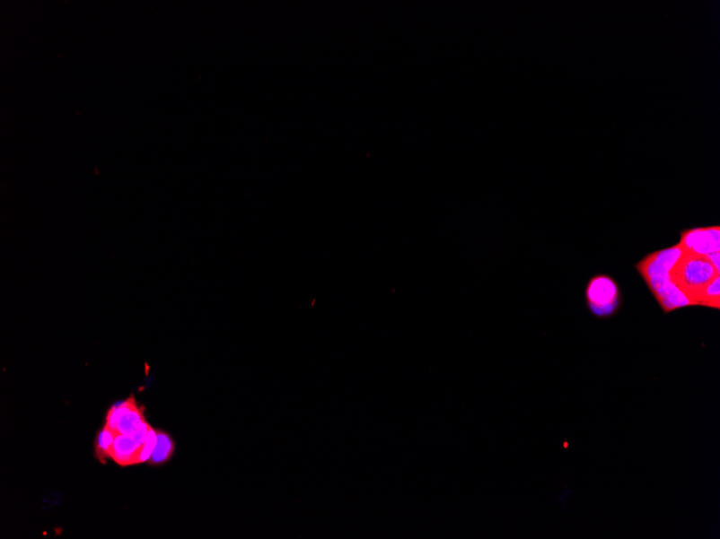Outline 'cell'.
<instances>
[{"mask_svg": "<svg viewBox=\"0 0 720 539\" xmlns=\"http://www.w3.org/2000/svg\"><path fill=\"white\" fill-rule=\"evenodd\" d=\"M682 255H684V251L677 244L668 249L650 253L637 264L636 268L646 284L661 279H671V272L673 271Z\"/></svg>", "mask_w": 720, "mask_h": 539, "instance_id": "obj_3", "label": "cell"}, {"mask_svg": "<svg viewBox=\"0 0 720 539\" xmlns=\"http://www.w3.org/2000/svg\"><path fill=\"white\" fill-rule=\"evenodd\" d=\"M117 435L114 430L107 428L106 425L99 435L96 441V456L101 461H105L106 457H110L112 446H114Z\"/></svg>", "mask_w": 720, "mask_h": 539, "instance_id": "obj_10", "label": "cell"}, {"mask_svg": "<svg viewBox=\"0 0 720 539\" xmlns=\"http://www.w3.org/2000/svg\"><path fill=\"white\" fill-rule=\"evenodd\" d=\"M716 276H720V274L706 256H693L689 253H684L671 272L672 282L693 301L695 306L698 294Z\"/></svg>", "mask_w": 720, "mask_h": 539, "instance_id": "obj_1", "label": "cell"}, {"mask_svg": "<svg viewBox=\"0 0 720 539\" xmlns=\"http://www.w3.org/2000/svg\"><path fill=\"white\" fill-rule=\"evenodd\" d=\"M696 305L720 309V276L715 277L700 291L696 299Z\"/></svg>", "mask_w": 720, "mask_h": 539, "instance_id": "obj_9", "label": "cell"}, {"mask_svg": "<svg viewBox=\"0 0 720 539\" xmlns=\"http://www.w3.org/2000/svg\"><path fill=\"white\" fill-rule=\"evenodd\" d=\"M652 293L664 314H670V312L684 309V307L695 306L693 301L672 280L661 284L660 287L652 291Z\"/></svg>", "mask_w": 720, "mask_h": 539, "instance_id": "obj_7", "label": "cell"}, {"mask_svg": "<svg viewBox=\"0 0 720 539\" xmlns=\"http://www.w3.org/2000/svg\"><path fill=\"white\" fill-rule=\"evenodd\" d=\"M680 246L684 253L698 256H707L720 252V228H697L681 231Z\"/></svg>", "mask_w": 720, "mask_h": 539, "instance_id": "obj_5", "label": "cell"}, {"mask_svg": "<svg viewBox=\"0 0 720 539\" xmlns=\"http://www.w3.org/2000/svg\"><path fill=\"white\" fill-rule=\"evenodd\" d=\"M174 452L175 443L171 436L162 432V430H157V445H155L153 456L150 457V463L153 465H163V463L171 460Z\"/></svg>", "mask_w": 720, "mask_h": 539, "instance_id": "obj_8", "label": "cell"}, {"mask_svg": "<svg viewBox=\"0 0 720 539\" xmlns=\"http://www.w3.org/2000/svg\"><path fill=\"white\" fill-rule=\"evenodd\" d=\"M145 422L144 407H138L131 396L110 409L105 425L118 435L134 436Z\"/></svg>", "mask_w": 720, "mask_h": 539, "instance_id": "obj_4", "label": "cell"}, {"mask_svg": "<svg viewBox=\"0 0 720 539\" xmlns=\"http://www.w3.org/2000/svg\"><path fill=\"white\" fill-rule=\"evenodd\" d=\"M152 429V425L146 422L134 436L117 435L114 446H112L110 459L121 466L138 465Z\"/></svg>", "mask_w": 720, "mask_h": 539, "instance_id": "obj_6", "label": "cell"}, {"mask_svg": "<svg viewBox=\"0 0 720 539\" xmlns=\"http://www.w3.org/2000/svg\"><path fill=\"white\" fill-rule=\"evenodd\" d=\"M706 257L707 258V260L709 262H711V264L715 267V269H716V271L720 274V263H719L720 252L712 253V255H709V256H707Z\"/></svg>", "mask_w": 720, "mask_h": 539, "instance_id": "obj_11", "label": "cell"}, {"mask_svg": "<svg viewBox=\"0 0 720 539\" xmlns=\"http://www.w3.org/2000/svg\"><path fill=\"white\" fill-rule=\"evenodd\" d=\"M585 300L591 314L600 319L612 317L621 305L619 285L609 274H598L590 279L585 288Z\"/></svg>", "mask_w": 720, "mask_h": 539, "instance_id": "obj_2", "label": "cell"}]
</instances>
